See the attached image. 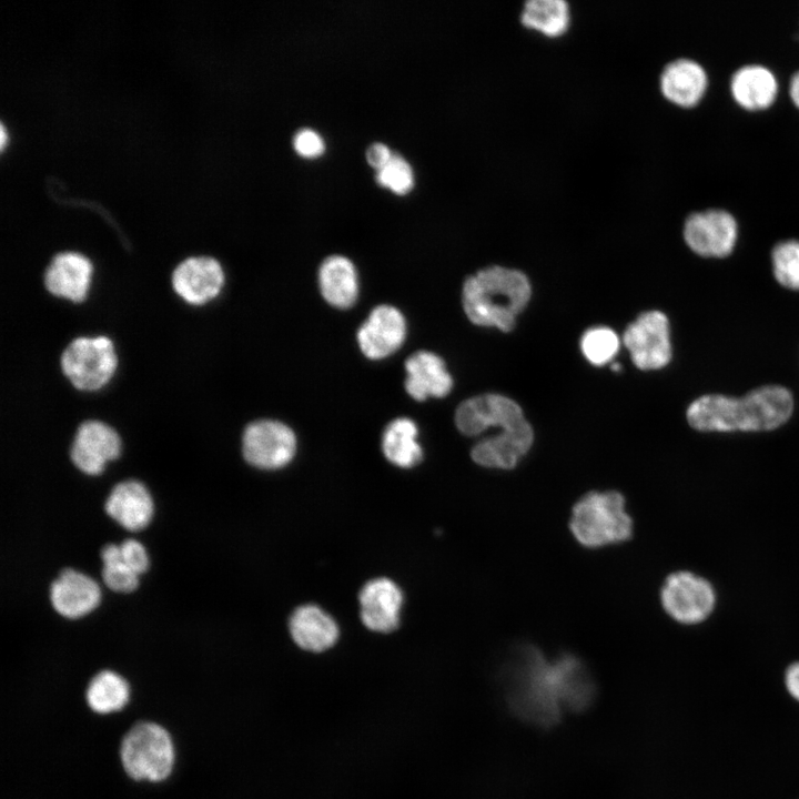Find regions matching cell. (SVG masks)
<instances>
[{"instance_id": "cell-1", "label": "cell", "mask_w": 799, "mask_h": 799, "mask_svg": "<svg viewBox=\"0 0 799 799\" xmlns=\"http://www.w3.org/2000/svg\"><path fill=\"white\" fill-rule=\"evenodd\" d=\"M502 677L509 708L542 727L553 726L565 711L586 709L595 697V682L577 657L548 658L533 646L516 649Z\"/></svg>"}, {"instance_id": "cell-2", "label": "cell", "mask_w": 799, "mask_h": 799, "mask_svg": "<svg viewBox=\"0 0 799 799\" xmlns=\"http://www.w3.org/2000/svg\"><path fill=\"white\" fill-rule=\"evenodd\" d=\"M791 393L780 385L752 390L740 398L704 395L687 409L689 425L700 432L771 431L791 416Z\"/></svg>"}, {"instance_id": "cell-3", "label": "cell", "mask_w": 799, "mask_h": 799, "mask_svg": "<svg viewBox=\"0 0 799 799\" xmlns=\"http://www.w3.org/2000/svg\"><path fill=\"white\" fill-rule=\"evenodd\" d=\"M462 297L471 322L508 332L529 301L530 284L517 270L490 266L465 281Z\"/></svg>"}, {"instance_id": "cell-4", "label": "cell", "mask_w": 799, "mask_h": 799, "mask_svg": "<svg viewBox=\"0 0 799 799\" xmlns=\"http://www.w3.org/2000/svg\"><path fill=\"white\" fill-rule=\"evenodd\" d=\"M570 529L581 545L595 548L628 539L633 522L621 494L591 492L574 506Z\"/></svg>"}, {"instance_id": "cell-5", "label": "cell", "mask_w": 799, "mask_h": 799, "mask_svg": "<svg viewBox=\"0 0 799 799\" xmlns=\"http://www.w3.org/2000/svg\"><path fill=\"white\" fill-rule=\"evenodd\" d=\"M174 745L169 731L152 721L135 724L120 745V760L125 773L136 781L159 782L174 766Z\"/></svg>"}, {"instance_id": "cell-6", "label": "cell", "mask_w": 799, "mask_h": 799, "mask_svg": "<svg viewBox=\"0 0 799 799\" xmlns=\"http://www.w3.org/2000/svg\"><path fill=\"white\" fill-rule=\"evenodd\" d=\"M117 356L105 336L77 337L61 355V368L71 384L81 391H97L113 376Z\"/></svg>"}, {"instance_id": "cell-7", "label": "cell", "mask_w": 799, "mask_h": 799, "mask_svg": "<svg viewBox=\"0 0 799 799\" xmlns=\"http://www.w3.org/2000/svg\"><path fill=\"white\" fill-rule=\"evenodd\" d=\"M660 599L666 613L676 621L694 625L706 620L716 606L714 586L691 572L670 574L661 588Z\"/></svg>"}, {"instance_id": "cell-8", "label": "cell", "mask_w": 799, "mask_h": 799, "mask_svg": "<svg viewBox=\"0 0 799 799\" xmlns=\"http://www.w3.org/2000/svg\"><path fill=\"white\" fill-rule=\"evenodd\" d=\"M296 451L294 432L285 424L261 419L249 424L242 437L245 461L262 469H276L291 462Z\"/></svg>"}, {"instance_id": "cell-9", "label": "cell", "mask_w": 799, "mask_h": 799, "mask_svg": "<svg viewBox=\"0 0 799 799\" xmlns=\"http://www.w3.org/2000/svg\"><path fill=\"white\" fill-rule=\"evenodd\" d=\"M624 344L640 370H658L671 358L669 323L659 311L641 313L624 334Z\"/></svg>"}, {"instance_id": "cell-10", "label": "cell", "mask_w": 799, "mask_h": 799, "mask_svg": "<svg viewBox=\"0 0 799 799\" xmlns=\"http://www.w3.org/2000/svg\"><path fill=\"white\" fill-rule=\"evenodd\" d=\"M526 422L518 404L498 394L468 398L455 413L457 428L468 436L478 435L492 426L508 429Z\"/></svg>"}, {"instance_id": "cell-11", "label": "cell", "mask_w": 799, "mask_h": 799, "mask_svg": "<svg viewBox=\"0 0 799 799\" xmlns=\"http://www.w3.org/2000/svg\"><path fill=\"white\" fill-rule=\"evenodd\" d=\"M684 236L688 246L697 254L724 257L734 249L737 224L728 212L708 210L689 215Z\"/></svg>"}, {"instance_id": "cell-12", "label": "cell", "mask_w": 799, "mask_h": 799, "mask_svg": "<svg viewBox=\"0 0 799 799\" xmlns=\"http://www.w3.org/2000/svg\"><path fill=\"white\" fill-rule=\"evenodd\" d=\"M121 452L118 433L99 421H85L78 427L70 449L72 463L88 475L100 474L107 462Z\"/></svg>"}, {"instance_id": "cell-13", "label": "cell", "mask_w": 799, "mask_h": 799, "mask_svg": "<svg viewBox=\"0 0 799 799\" xmlns=\"http://www.w3.org/2000/svg\"><path fill=\"white\" fill-rule=\"evenodd\" d=\"M224 274L221 264L210 256L189 257L172 273V286L186 303L202 305L221 291Z\"/></svg>"}, {"instance_id": "cell-14", "label": "cell", "mask_w": 799, "mask_h": 799, "mask_svg": "<svg viewBox=\"0 0 799 799\" xmlns=\"http://www.w3.org/2000/svg\"><path fill=\"white\" fill-rule=\"evenodd\" d=\"M406 336V323L402 313L391 305L372 310L357 332V342L365 356L380 360L401 347Z\"/></svg>"}, {"instance_id": "cell-15", "label": "cell", "mask_w": 799, "mask_h": 799, "mask_svg": "<svg viewBox=\"0 0 799 799\" xmlns=\"http://www.w3.org/2000/svg\"><path fill=\"white\" fill-rule=\"evenodd\" d=\"M50 600L63 617L79 618L98 606L100 588L91 577L65 568L50 586Z\"/></svg>"}, {"instance_id": "cell-16", "label": "cell", "mask_w": 799, "mask_h": 799, "mask_svg": "<svg viewBox=\"0 0 799 799\" xmlns=\"http://www.w3.org/2000/svg\"><path fill=\"white\" fill-rule=\"evenodd\" d=\"M400 588L387 578L368 581L360 593L361 618L371 630L390 633L397 628L402 606Z\"/></svg>"}, {"instance_id": "cell-17", "label": "cell", "mask_w": 799, "mask_h": 799, "mask_svg": "<svg viewBox=\"0 0 799 799\" xmlns=\"http://www.w3.org/2000/svg\"><path fill=\"white\" fill-rule=\"evenodd\" d=\"M92 274L91 262L77 252H61L53 256L44 273L45 289L58 297L82 302Z\"/></svg>"}, {"instance_id": "cell-18", "label": "cell", "mask_w": 799, "mask_h": 799, "mask_svg": "<svg viewBox=\"0 0 799 799\" xmlns=\"http://www.w3.org/2000/svg\"><path fill=\"white\" fill-rule=\"evenodd\" d=\"M405 370L406 392L416 401L444 397L453 387L445 362L434 353L419 351L412 354L405 362Z\"/></svg>"}, {"instance_id": "cell-19", "label": "cell", "mask_w": 799, "mask_h": 799, "mask_svg": "<svg viewBox=\"0 0 799 799\" xmlns=\"http://www.w3.org/2000/svg\"><path fill=\"white\" fill-rule=\"evenodd\" d=\"M533 439V429L527 422L478 442L472 449V458L484 467L510 469L528 452Z\"/></svg>"}, {"instance_id": "cell-20", "label": "cell", "mask_w": 799, "mask_h": 799, "mask_svg": "<svg viewBox=\"0 0 799 799\" xmlns=\"http://www.w3.org/2000/svg\"><path fill=\"white\" fill-rule=\"evenodd\" d=\"M104 507L111 518L131 532L144 528L153 513L150 493L135 479L118 483L110 492Z\"/></svg>"}, {"instance_id": "cell-21", "label": "cell", "mask_w": 799, "mask_h": 799, "mask_svg": "<svg viewBox=\"0 0 799 799\" xmlns=\"http://www.w3.org/2000/svg\"><path fill=\"white\" fill-rule=\"evenodd\" d=\"M290 631L301 648L314 653L332 647L338 637L333 618L315 605L301 606L293 613Z\"/></svg>"}, {"instance_id": "cell-22", "label": "cell", "mask_w": 799, "mask_h": 799, "mask_svg": "<svg viewBox=\"0 0 799 799\" xmlns=\"http://www.w3.org/2000/svg\"><path fill=\"white\" fill-rule=\"evenodd\" d=\"M706 83L704 69L688 59L671 61L660 75V89L665 98L681 107L697 103L706 89Z\"/></svg>"}, {"instance_id": "cell-23", "label": "cell", "mask_w": 799, "mask_h": 799, "mask_svg": "<svg viewBox=\"0 0 799 799\" xmlns=\"http://www.w3.org/2000/svg\"><path fill=\"white\" fill-rule=\"evenodd\" d=\"M318 283L325 301L335 307L347 309L357 299L356 270L351 260L345 256H327L320 266Z\"/></svg>"}, {"instance_id": "cell-24", "label": "cell", "mask_w": 799, "mask_h": 799, "mask_svg": "<svg viewBox=\"0 0 799 799\" xmlns=\"http://www.w3.org/2000/svg\"><path fill=\"white\" fill-rule=\"evenodd\" d=\"M731 91L736 101L747 109H762L775 99L777 82L773 74L761 65H747L732 77Z\"/></svg>"}, {"instance_id": "cell-25", "label": "cell", "mask_w": 799, "mask_h": 799, "mask_svg": "<svg viewBox=\"0 0 799 799\" xmlns=\"http://www.w3.org/2000/svg\"><path fill=\"white\" fill-rule=\"evenodd\" d=\"M417 426L407 417L392 421L384 429L382 449L396 466L408 468L421 462L423 451L417 442Z\"/></svg>"}, {"instance_id": "cell-26", "label": "cell", "mask_w": 799, "mask_h": 799, "mask_svg": "<svg viewBox=\"0 0 799 799\" xmlns=\"http://www.w3.org/2000/svg\"><path fill=\"white\" fill-rule=\"evenodd\" d=\"M519 20L530 30L556 38L569 28V3L565 0H528L523 6Z\"/></svg>"}, {"instance_id": "cell-27", "label": "cell", "mask_w": 799, "mask_h": 799, "mask_svg": "<svg viewBox=\"0 0 799 799\" xmlns=\"http://www.w3.org/2000/svg\"><path fill=\"white\" fill-rule=\"evenodd\" d=\"M130 697L127 680L112 670H102L94 675L85 690L89 708L99 715H107L124 708Z\"/></svg>"}, {"instance_id": "cell-28", "label": "cell", "mask_w": 799, "mask_h": 799, "mask_svg": "<svg viewBox=\"0 0 799 799\" xmlns=\"http://www.w3.org/2000/svg\"><path fill=\"white\" fill-rule=\"evenodd\" d=\"M100 556L103 563L102 579L111 590L130 593L136 588L139 576L123 563L119 545H104Z\"/></svg>"}, {"instance_id": "cell-29", "label": "cell", "mask_w": 799, "mask_h": 799, "mask_svg": "<svg viewBox=\"0 0 799 799\" xmlns=\"http://www.w3.org/2000/svg\"><path fill=\"white\" fill-rule=\"evenodd\" d=\"M581 352L594 365L608 363L619 348L616 333L608 327H593L585 332L580 341Z\"/></svg>"}, {"instance_id": "cell-30", "label": "cell", "mask_w": 799, "mask_h": 799, "mask_svg": "<svg viewBox=\"0 0 799 799\" xmlns=\"http://www.w3.org/2000/svg\"><path fill=\"white\" fill-rule=\"evenodd\" d=\"M772 265L779 284L799 290V241L789 240L777 244L772 251Z\"/></svg>"}, {"instance_id": "cell-31", "label": "cell", "mask_w": 799, "mask_h": 799, "mask_svg": "<svg viewBox=\"0 0 799 799\" xmlns=\"http://www.w3.org/2000/svg\"><path fill=\"white\" fill-rule=\"evenodd\" d=\"M377 183L396 194H406L414 186V172L409 162L398 153H393L391 160L376 170Z\"/></svg>"}, {"instance_id": "cell-32", "label": "cell", "mask_w": 799, "mask_h": 799, "mask_svg": "<svg viewBox=\"0 0 799 799\" xmlns=\"http://www.w3.org/2000/svg\"><path fill=\"white\" fill-rule=\"evenodd\" d=\"M293 148L301 156L313 159L325 151V141L317 131L302 128L293 136Z\"/></svg>"}, {"instance_id": "cell-33", "label": "cell", "mask_w": 799, "mask_h": 799, "mask_svg": "<svg viewBox=\"0 0 799 799\" xmlns=\"http://www.w3.org/2000/svg\"><path fill=\"white\" fill-rule=\"evenodd\" d=\"M120 554L123 563L138 576L144 573L149 566V558L144 547L135 539H124L120 545Z\"/></svg>"}, {"instance_id": "cell-34", "label": "cell", "mask_w": 799, "mask_h": 799, "mask_svg": "<svg viewBox=\"0 0 799 799\" xmlns=\"http://www.w3.org/2000/svg\"><path fill=\"white\" fill-rule=\"evenodd\" d=\"M393 152L382 142L372 143L366 150V160L371 166L378 170L384 166L392 158Z\"/></svg>"}, {"instance_id": "cell-35", "label": "cell", "mask_w": 799, "mask_h": 799, "mask_svg": "<svg viewBox=\"0 0 799 799\" xmlns=\"http://www.w3.org/2000/svg\"><path fill=\"white\" fill-rule=\"evenodd\" d=\"M785 685L789 695L799 701V661L788 666L785 672Z\"/></svg>"}, {"instance_id": "cell-36", "label": "cell", "mask_w": 799, "mask_h": 799, "mask_svg": "<svg viewBox=\"0 0 799 799\" xmlns=\"http://www.w3.org/2000/svg\"><path fill=\"white\" fill-rule=\"evenodd\" d=\"M790 94L793 102L799 107V72H797L791 80Z\"/></svg>"}, {"instance_id": "cell-37", "label": "cell", "mask_w": 799, "mask_h": 799, "mask_svg": "<svg viewBox=\"0 0 799 799\" xmlns=\"http://www.w3.org/2000/svg\"><path fill=\"white\" fill-rule=\"evenodd\" d=\"M0 128H1V132H0V136H1V139H0V144H1V146H3V145H4V142H6V131H4V127H3L2 123H1Z\"/></svg>"}, {"instance_id": "cell-38", "label": "cell", "mask_w": 799, "mask_h": 799, "mask_svg": "<svg viewBox=\"0 0 799 799\" xmlns=\"http://www.w3.org/2000/svg\"><path fill=\"white\" fill-rule=\"evenodd\" d=\"M611 368H613L614 371H619V370H620V366H619L617 363H614V364L611 365Z\"/></svg>"}]
</instances>
